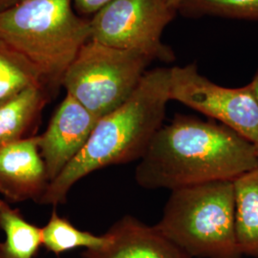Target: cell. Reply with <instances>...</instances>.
<instances>
[{
  "label": "cell",
  "instance_id": "obj_4",
  "mask_svg": "<svg viewBox=\"0 0 258 258\" xmlns=\"http://www.w3.org/2000/svg\"><path fill=\"white\" fill-rule=\"evenodd\" d=\"M157 229L190 257L241 258L234 181L171 190Z\"/></svg>",
  "mask_w": 258,
  "mask_h": 258
},
{
  "label": "cell",
  "instance_id": "obj_15",
  "mask_svg": "<svg viewBox=\"0 0 258 258\" xmlns=\"http://www.w3.org/2000/svg\"><path fill=\"white\" fill-rule=\"evenodd\" d=\"M42 247L59 256L72 249H99L105 242V235H96L76 228L67 218L61 217L54 209L46 225L41 228Z\"/></svg>",
  "mask_w": 258,
  "mask_h": 258
},
{
  "label": "cell",
  "instance_id": "obj_10",
  "mask_svg": "<svg viewBox=\"0 0 258 258\" xmlns=\"http://www.w3.org/2000/svg\"><path fill=\"white\" fill-rule=\"evenodd\" d=\"M105 244L85 249L83 258H191L155 226L125 215L104 233Z\"/></svg>",
  "mask_w": 258,
  "mask_h": 258
},
{
  "label": "cell",
  "instance_id": "obj_20",
  "mask_svg": "<svg viewBox=\"0 0 258 258\" xmlns=\"http://www.w3.org/2000/svg\"><path fill=\"white\" fill-rule=\"evenodd\" d=\"M19 0H0V10L8 8L10 6L14 5L15 3H17Z\"/></svg>",
  "mask_w": 258,
  "mask_h": 258
},
{
  "label": "cell",
  "instance_id": "obj_17",
  "mask_svg": "<svg viewBox=\"0 0 258 258\" xmlns=\"http://www.w3.org/2000/svg\"><path fill=\"white\" fill-rule=\"evenodd\" d=\"M113 0H73L74 8L81 15L94 16Z\"/></svg>",
  "mask_w": 258,
  "mask_h": 258
},
{
  "label": "cell",
  "instance_id": "obj_12",
  "mask_svg": "<svg viewBox=\"0 0 258 258\" xmlns=\"http://www.w3.org/2000/svg\"><path fill=\"white\" fill-rule=\"evenodd\" d=\"M235 187V231L242 255L258 258V168L240 176Z\"/></svg>",
  "mask_w": 258,
  "mask_h": 258
},
{
  "label": "cell",
  "instance_id": "obj_13",
  "mask_svg": "<svg viewBox=\"0 0 258 258\" xmlns=\"http://www.w3.org/2000/svg\"><path fill=\"white\" fill-rule=\"evenodd\" d=\"M0 229L5 233V240L0 242V258H37L42 247L41 228L1 199Z\"/></svg>",
  "mask_w": 258,
  "mask_h": 258
},
{
  "label": "cell",
  "instance_id": "obj_18",
  "mask_svg": "<svg viewBox=\"0 0 258 258\" xmlns=\"http://www.w3.org/2000/svg\"><path fill=\"white\" fill-rule=\"evenodd\" d=\"M250 84H251V86L253 88V91H254V94H255V97H256L258 102V69L256 73L254 75V77H253V79H252V81L250 82ZM256 150H257L258 153V147L256 148Z\"/></svg>",
  "mask_w": 258,
  "mask_h": 258
},
{
  "label": "cell",
  "instance_id": "obj_11",
  "mask_svg": "<svg viewBox=\"0 0 258 258\" xmlns=\"http://www.w3.org/2000/svg\"><path fill=\"white\" fill-rule=\"evenodd\" d=\"M47 102L46 86H32L0 107V147L33 137Z\"/></svg>",
  "mask_w": 258,
  "mask_h": 258
},
{
  "label": "cell",
  "instance_id": "obj_6",
  "mask_svg": "<svg viewBox=\"0 0 258 258\" xmlns=\"http://www.w3.org/2000/svg\"><path fill=\"white\" fill-rule=\"evenodd\" d=\"M176 14L165 0H113L90 19V40L170 62L174 53L162 36Z\"/></svg>",
  "mask_w": 258,
  "mask_h": 258
},
{
  "label": "cell",
  "instance_id": "obj_9",
  "mask_svg": "<svg viewBox=\"0 0 258 258\" xmlns=\"http://www.w3.org/2000/svg\"><path fill=\"white\" fill-rule=\"evenodd\" d=\"M50 183L38 136L0 147V194L7 202L39 203Z\"/></svg>",
  "mask_w": 258,
  "mask_h": 258
},
{
  "label": "cell",
  "instance_id": "obj_7",
  "mask_svg": "<svg viewBox=\"0 0 258 258\" xmlns=\"http://www.w3.org/2000/svg\"><path fill=\"white\" fill-rule=\"evenodd\" d=\"M169 99L234 130L258 147V102L250 83L229 88L199 73L196 63L169 68Z\"/></svg>",
  "mask_w": 258,
  "mask_h": 258
},
{
  "label": "cell",
  "instance_id": "obj_16",
  "mask_svg": "<svg viewBox=\"0 0 258 258\" xmlns=\"http://www.w3.org/2000/svg\"><path fill=\"white\" fill-rule=\"evenodd\" d=\"M178 12L186 18L208 16L258 21V0H184Z\"/></svg>",
  "mask_w": 258,
  "mask_h": 258
},
{
  "label": "cell",
  "instance_id": "obj_8",
  "mask_svg": "<svg viewBox=\"0 0 258 258\" xmlns=\"http://www.w3.org/2000/svg\"><path fill=\"white\" fill-rule=\"evenodd\" d=\"M100 119L66 94L46 131L38 136L40 154L51 182L82 151Z\"/></svg>",
  "mask_w": 258,
  "mask_h": 258
},
{
  "label": "cell",
  "instance_id": "obj_14",
  "mask_svg": "<svg viewBox=\"0 0 258 258\" xmlns=\"http://www.w3.org/2000/svg\"><path fill=\"white\" fill-rule=\"evenodd\" d=\"M37 85L46 86V83L36 67L0 41V107Z\"/></svg>",
  "mask_w": 258,
  "mask_h": 258
},
{
  "label": "cell",
  "instance_id": "obj_5",
  "mask_svg": "<svg viewBox=\"0 0 258 258\" xmlns=\"http://www.w3.org/2000/svg\"><path fill=\"white\" fill-rule=\"evenodd\" d=\"M152 61L136 51L89 40L67 69L62 85L66 94L102 118L128 100Z\"/></svg>",
  "mask_w": 258,
  "mask_h": 258
},
{
  "label": "cell",
  "instance_id": "obj_1",
  "mask_svg": "<svg viewBox=\"0 0 258 258\" xmlns=\"http://www.w3.org/2000/svg\"><path fill=\"white\" fill-rule=\"evenodd\" d=\"M258 168L256 148L213 120L176 115L153 137L135 170L147 189L171 190L216 181H235Z\"/></svg>",
  "mask_w": 258,
  "mask_h": 258
},
{
  "label": "cell",
  "instance_id": "obj_19",
  "mask_svg": "<svg viewBox=\"0 0 258 258\" xmlns=\"http://www.w3.org/2000/svg\"><path fill=\"white\" fill-rule=\"evenodd\" d=\"M166 2V4L172 8V9L176 10L178 12V8L179 6L181 5V3L184 1V0H165Z\"/></svg>",
  "mask_w": 258,
  "mask_h": 258
},
{
  "label": "cell",
  "instance_id": "obj_2",
  "mask_svg": "<svg viewBox=\"0 0 258 258\" xmlns=\"http://www.w3.org/2000/svg\"><path fill=\"white\" fill-rule=\"evenodd\" d=\"M169 101V68L148 70L128 100L99 120L84 148L50 183L39 204H64L72 186L88 174L140 161L163 126Z\"/></svg>",
  "mask_w": 258,
  "mask_h": 258
},
{
  "label": "cell",
  "instance_id": "obj_3",
  "mask_svg": "<svg viewBox=\"0 0 258 258\" xmlns=\"http://www.w3.org/2000/svg\"><path fill=\"white\" fill-rule=\"evenodd\" d=\"M90 36V20L76 13L73 0H19L0 10V41L34 65L46 85H62Z\"/></svg>",
  "mask_w": 258,
  "mask_h": 258
}]
</instances>
